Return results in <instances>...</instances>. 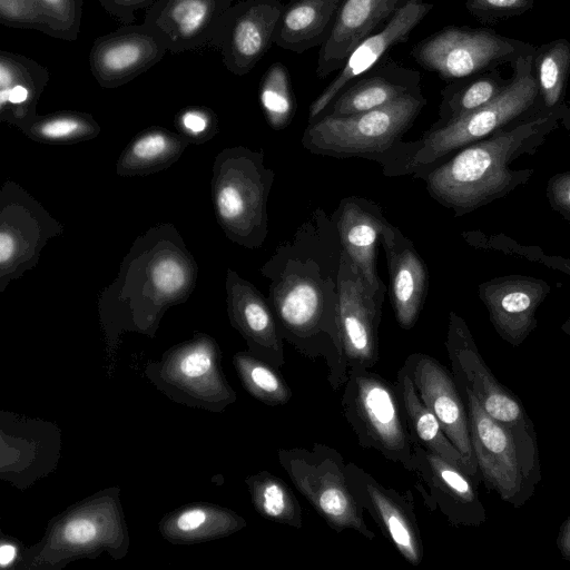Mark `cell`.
I'll use <instances>...</instances> for the list:
<instances>
[{
	"label": "cell",
	"mask_w": 570,
	"mask_h": 570,
	"mask_svg": "<svg viewBox=\"0 0 570 570\" xmlns=\"http://www.w3.org/2000/svg\"><path fill=\"white\" fill-rule=\"evenodd\" d=\"M342 253L334 222L315 208L261 268L283 340L312 361L322 358L334 391L345 383L337 326Z\"/></svg>",
	"instance_id": "cell-1"
},
{
	"label": "cell",
	"mask_w": 570,
	"mask_h": 570,
	"mask_svg": "<svg viewBox=\"0 0 570 570\" xmlns=\"http://www.w3.org/2000/svg\"><path fill=\"white\" fill-rule=\"evenodd\" d=\"M197 263L173 224L148 228L132 243L115 281L98 299L102 324L153 334L164 313L188 299Z\"/></svg>",
	"instance_id": "cell-2"
},
{
	"label": "cell",
	"mask_w": 570,
	"mask_h": 570,
	"mask_svg": "<svg viewBox=\"0 0 570 570\" xmlns=\"http://www.w3.org/2000/svg\"><path fill=\"white\" fill-rule=\"evenodd\" d=\"M562 109L514 122L491 136L461 148L434 166L424 178L429 195L440 205L463 216L503 198L534 174L511 169L523 155H533L558 127Z\"/></svg>",
	"instance_id": "cell-3"
},
{
	"label": "cell",
	"mask_w": 570,
	"mask_h": 570,
	"mask_svg": "<svg viewBox=\"0 0 570 570\" xmlns=\"http://www.w3.org/2000/svg\"><path fill=\"white\" fill-rule=\"evenodd\" d=\"M515 71L512 81L485 106L442 126H432L415 141L403 142L397 160L384 175L414 174L421 177L453 151L482 140L522 118L535 104L540 89L538 79L531 72L529 57L518 60Z\"/></svg>",
	"instance_id": "cell-4"
},
{
	"label": "cell",
	"mask_w": 570,
	"mask_h": 570,
	"mask_svg": "<svg viewBox=\"0 0 570 570\" xmlns=\"http://www.w3.org/2000/svg\"><path fill=\"white\" fill-rule=\"evenodd\" d=\"M426 102L421 89L370 111L350 116L321 115L307 124L302 145L315 155L373 160L385 170L397 159L404 142L402 138Z\"/></svg>",
	"instance_id": "cell-5"
},
{
	"label": "cell",
	"mask_w": 570,
	"mask_h": 570,
	"mask_svg": "<svg viewBox=\"0 0 570 570\" xmlns=\"http://www.w3.org/2000/svg\"><path fill=\"white\" fill-rule=\"evenodd\" d=\"M274 171L263 150L227 147L213 164L212 198L216 219L232 242L255 249L268 234L267 199Z\"/></svg>",
	"instance_id": "cell-6"
},
{
	"label": "cell",
	"mask_w": 570,
	"mask_h": 570,
	"mask_svg": "<svg viewBox=\"0 0 570 570\" xmlns=\"http://www.w3.org/2000/svg\"><path fill=\"white\" fill-rule=\"evenodd\" d=\"M342 412L364 449H373L410 472L414 441L395 383L364 366L348 370Z\"/></svg>",
	"instance_id": "cell-7"
},
{
	"label": "cell",
	"mask_w": 570,
	"mask_h": 570,
	"mask_svg": "<svg viewBox=\"0 0 570 570\" xmlns=\"http://www.w3.org/2000/svg\"><path fill=\"white\" fill-rule=\"evenodd\" d=\"M459 389L468 410L480 479L502 501L514 508L522 507L541 480L538 449L527 445L492 419L468 387Z\"/></svg>",
	"instance_id": "cell-8"
},
{
	"label": "cell",
	"mask_w": 570,
	"mask_h": 570,
	"mask_svg": "<svg viewBox=\"0 0 570 570\" xmlns=\"http://www.w3.org/2000/svg\"><path fill=\"white\" fill-rule=\"evenodd\" d=\"M277 458L297 491L332 530H354L368 540L375 538L351 491L346 462L337 450L314 443L311 449H279Z\"/></svg>",
	"instance_id": "cell-9"
},
{
	"label": "cell",
	"mask_w": 570,
	"mask_h": 570,
	"mask_svg": "<svg viewBox=\"0 0 570 570\" xmlns=\"http://www.w3.org/2000/svg\"><path fill=\"white\" fill-rule=\"evenodd\" d=\"M445 348L458 386L468 387L492 419L527 445L538 449L534 425L521 401L497 380L468 324L453 311L449 314Z\"/></svg>",
	"instance_id": "cell-10"
},
{
	"label": "cell",
	"mask_w": 570,
	"mask_h": 570,
	"mask_svg": "<svg viewBox=\"0 0 570 570\" xmlns=\"http://www.w3.org/2000/svg\"><path fill=\"white\" fill-rule=\"evenodd\" d=\"M63 226L20 185L6 181L0 193V292L33 268L48 240Z\"/></svg>",
	"instance_id": "cell-11"
},
{
	"label": "cell",
	"mask_w": 570,
	"mask_h": 570,
	"mask_svg": "<svg viewBox=\"0 0 570 570\" xmlns=\"http://www.w3.org/2000/svg\"><path fill=\"white\" fill-rule=\"evenodd\" d=\"M381 315L382 306L368 292L355 263L343 252L338 273L337 326L344 382L350 368H372L379 362Z\"/></svg>",
	"instance_id": "cell-12"
},
{
	"label": "cell",
	"mask_w": 570,
	"mask_h": 570,
	"mask_svg": "<svg viewBox=\"0 0 570 570\" xmlns=\"http://www.w3.org/2000/svg\"><path fill=\"white\" fill-rule=\"evenodd\" d=\"M284 8L281 0H240L226 10L210 46L229 72L247 75L266 55Z\"/></svg>",
	"instance_id": "cell-13"
},
{
	"label": "cell",
	"mask_w": 570,
	"mask_h": 570,
	"mask_svg": "<svg viewBox=\"0 0 570 570\" xmlns=\"http://www.w3.org/2000/svg\"><path fill=\"white\" fill-rule=\"evenodd\" d=\"M410 473L425 507L454 527H480L487 519L475 481L459 466L414 443Z\"/></svg>",
	"instance_id": "cell-14"
},
{
	"label": "cell",
	"mask_w": 570,
	"mask_h": 570,
	"mask_svg": "<svg viewBox=\"0 0 570 570\" xmlns=\"http://www.w3.org/2000/svg\"><path fill=\"white\" fill-rule=\"evenodd\" d=\"M514 50L510 41L492 32L446 27L421 40L411 53L421 67L454 80L474 75Z\"/></svg>",
	"instance_id": "cell-15"
},
{
	"label": "cell",
	"mask_w": 570,
	"mask_h": 570,
	"mask_svg": "<svg viewBox=\"0 0 570 570\" xmlns=\"http://www.w3.org/2000/svg\"><path fill=\"white\" fill-rule=\"evenodd\" d=\"M338 232L342 249L355 263L368 292L383 306L386 285L377 271V246L391 245L399 230L372 199L348 196L341 199L331 216Z\"/></svg>",
	"instance_id": "cell-16"
},
{
	"label": "cell",
	"mask_w": 570,
	"mask_h": 570,
	"mask_svg": "<svg viewBox=\"0 0 570 570\" xmlns=\"http://www.w3.org/2000/svg\"><path fill=\"white\" fill-rule=\"evenodd\" d=\"M347 482L356 501L366 510L383 535L412 566H419L424 549L412 493L383 485L354 462L346 463Z\"/></svg>",
	"instance_id": "cell-17"
},
{
	"label": "cell",
	"mask_w": 570,
	"mask_h": 570,
	"mask_svg": "<svg viewBox=\"0 0 570 570\" xmlns=\"http://www.w3.org/2000/svg\"><path fill=\"white\" fill-rule=\"evenodd\" d=\"M403 366L420 399L436 416L476 482L480 475L471 443L468 410L453 374L436 358L424 353L410 354Z\"/></svg>",
	"instance_id": "cell-18"
},
{
	"label": "cell",
	"mask_w": 570,
	"mask_h": 570,
	"mask_svg": "<svg viewBox=\"0 0 570 570\" xmlns=\"http://www.w3.org/2000/svg\"><path fill=\"white\" fill-rule=\"evenodd\" d=\"M167 49L145 23L122 27L95 39L89 51V68L106 89L128 83L158 63Z\"/></svg>",
	"instance_id": "cell-19"
},
{
	"label": "cell",
	"mask_w": 570,
	"mask_h": 570,
	"mask_svg": "<svg viewBox=\"0 0 570 570\" xmlns=\"http://www.w3.org/2000/svg\"><path fill=\"white\" fill-rule=\"evenodd\" d=\"M550 292L544 279L515 274L495 277L478 286L479 297L497 334L513 347L520 346L535 330L538 308Z\"/></svg>",
	"instance_id": "cell-20"
},
{
	"label": "cell",
	"mask_w": 570,
	"mask_h": 570,
	"mask_svg": "<svg viewBox=\"0 0 570 570\" xmlns=\"http://www.w3.org/2000/svg\"><path fill=\"white\" fill-rule=\"evenodd\" d=\"M167 354L161 373L171 390L195 401H208L216 411L236 400L220 370L219 351L213 338L199 335Z\"/></svg>",
	"instance_id": "cell-21"
},
{
	"label": "cell",
	"mask_w": 570,
	"mask_h": 570,
	"mask_svg": "<svg viewBox=\"0 0 570 570\" xmlns=\"http://www.w3.org/2000/svg\"><path fill=\"white\" fill-rule=\"evenodd\" d=\"M432 8L423 0H409L381 29L364 38L351 51L336 77L311 104L308 122L318 118L348 83L380 63L393 47L405 42Z\"/></svg>",
	"instance_id": "cell-22"
},
{
	"label": "cell",
	"mask_w": 570,
	"mask_h": 570,
	"mask_svg": "<svg viewBox=\"0 0 570 570\" xmlns=\"http://www.w3.org/2000/svg\"><path fill=\"white\" fill-rule=\"evenodd\" d=\"M232 0H156L144 22L164 42L167 51L181 53L210 46Z\"/></svg>",
	"instance_id": "cell-23"
},
{
	"label": "cell",
	"mask_w": 570,
	"mask_h": 570,
	"mask_svg": "<svg viewBox=\"0 0 570 570\" xmlns=\"http://www.w3.org/2000/svg\"><path fill=\"white\" fill-rule=\"evenodd\" d=\"M225 288L232 326L244 337L252 354L281 370L285 364L284 340L267 298L230 268Z\"/></svg>",
	"instance_id": "cell-24"
},
{
	"label": "cell",
	"mask_w": 570,
	"mask_h": 570,
	"mask_svg": "<svg viewBox=\"0 0 570 570\" xmlns=\"http://www.w3.org/2000/svg\"><path fill=\"white\" fill-rule=\"evenodd\" d=\"M409 0H344L334 28L320 48L315 75L325 79L340 71L351 51L381 29Z\"/></svg>",
	"instance_id": "cell-25"
},
{
	"label": "cell",
	"mask_w": 570,
	"mask_h": 570,
	"mask_svg": "<svg viewBox=\"0 0 570 570\" xmlns=\"http://www.w3.org/2000/svg\"><path fill=\"white\" fill-rule=\"evenodd\" d=\"M122 538V527L112 504H87L65 515L52 527L43 549L48 554L38 561L45 562L53 552L49 561L98 552L100 548Z\"/></svg>",
	"instance_id": "cell-26"
},
{
	"label": "cell",
	"mask_w": 570,
	"mask_h": 570,
	"mask_svg": "<svg viewBox=\"0 0 570 570\" xmlns=\"http://www.w3.org/2000/svg\"><path fill=\"white\" fill-rule=\"evenodd\" d=\"M421 89L417 70L384 58L348 83L322 115L350 116L370 111Z\"/></svg>",
	"instance_id": "cell-27"
},
{
	"label": "cell",
	"mask_w": 570,
	"mask_h": 570,
	"mask_svg": "<svg viewBox=\"0 0 570 570\" xmlns=\"http://www.w3.org/2000/svg\"><path fill=\"white\" fill-rule=\"evenodd\" d=\"M390 298L401 328L411 330L417 322L429 289V273L414 244L399 229L394 242L383 247Z\"/></svg>",
	"instance_id": "cell-28"
},
{
	"label": "cell",
	"mask_w": 570,
	"mask_h": 570,
	"mask_svg": "<svg viewBox=\"0 0 570 570\" xmlns=\"http://www.w3.org/2000/svg\"><path fill=\"white\" fill-rule=\"evenodd\" d=\"M49 71L33 59L0 50V119L19 129L37 116Z\"/></svg>",
	"instance_id": "cell-29"
},
{
	"label": "cell",
	"mask_w": 570,
	"mask_h": 570,
	"mask_svg": "<svg viewBox=\"0 0 570 570\" xmlns=\"http://www.w3.org/2000/svg\"><path fill=\"white\" fill-rule=\"evenodd\" d=\"M343 2L293 0L285 4L274 33V45L295 53L322 47L331 36Z\"/></svg>",
	"instance_id": "cell-30"
},
{
	"label": "cell",
	"mask_w": 570,
	"mask_h": 570,
	"mask_svg": "<svg viewBox=\"0 0 570 570\" xmlns=\"http://www.w3.org/2000/svg\"><path fill=\"white\" fill-rule=\"evenodd\" d=\"M395 386L414 443L440 455L470 475L462 454L446 436L436 416L420 399L404 366L396 374Z\"/></svg>",
	"instance_id": "cell-31"
},
{
	"label": "cell",
	"mask_w": 570,
	"mask_h": 570,
	"mask_svg": "<svg viewBox=\"0 0 570 570\" xmlns=\"http://www.w3.org/2000/svg\"><path fill=\"white\" fill-rule=\"evenodd\" d=\"M193 144L184 135L163 127H149L135 136L122 150L116 173L119 176H144L169 167Z\"/></svg>",
	"instance_id": "cell-32"
},
{
	"label": "cell",
	"mask_w": 570,
	"mask_h": 570,
	"mask_svg": "<svg viewBox=\"0 0 570 570\" xmlns=\"http://www.w3.org/2000/svg\"><path fill=\"white\" fill-rule=\"evenodd\" d=\"M245 525V520L230 510L195 505L166 518L161 531L173 542H193L229 535Z\"/></svg>",
	"instance_id": "cell-33"
},
{
	"label": "cell",
	"mask_w": 570,
	"mask_h": 570,
	"mask_svg": "<svg viewBox=\"0 0 570 570\" xmlns=\"http://www.w3.org/2000/svg\"><path fill=\"white\" fill-rule=\"evenodd\" d=\"M245 483L259 515L279 524L302 528L301 504L282 479L268 471H261L247 476Z\"/></svg>",
	"instance_id": "cell-34"
},
{
	"label": "cell",
	"mask_w": 570,
	"mask_h": 570,
	"mask_svg": "<svg viewBox=\"0 0 570 570\" xmlns=\"http://www.w3.org/2000/svg\"><path fill=\"white\" fill-rule=\"evenodd\" d=\"M233 362L243 386L262 403L278 406L292 399V390L277 367L249 351L236 353Z\"/></svg>",
	"instance_id": "cell-35"
},
{
	"label": "cell",
	"mask_w": 570,
	"mask_h": 570,
	"mask_svg": "<svg viewBox=\"0 0 570 570\" xmlns=\"http://www.w3.org/2000/svg\"><path fill=\"white\" fill-rule=\"evenodd\" d=\"M21 130L37 141L69 144L95 138L100 132V126L90 114L65 110L38 115Z\"/></svg>",
	"instance_id": "cell-36"
},
{
	"label": "cell",
	"mask_w": 570,
	"mask_h": 570,
	"mask_svg": "<svg viewBox=\"0 0 570 570\" xmlns=\"http://www.w3.org/2000/svg\"><path fill=\"white\" fill-rule=\"evenodd\" d=\"M258 98L272 129L282 130L292 122L296 112V101L289 72L282 62L271 65L264 73Z\"/></svg>",
	"instance_id": "cell-37"
},
{
	"label": "cell",
	"mask_w": 570,
	"mask_h": 570,
	"mask_svg": "<svg viewBox=\"0 0 570 570\" xmlns=\"http://www.w3.org/2000/svg\"><path fill=\"white\" fill-rule=\"evenodd\" d=\"M504 87L491 77L478 78L461 86H449L442 94L439 120L433 127L442 126L463 117L492 101Z\"/></svg>",
	"instance_id": "cell-38"
},
{
	"label": "cell",
	"mask_w": 570,
	"mask_h": 570,
	"mask_svg": "<svg viewBox=\"0 0 570 570\" xmlns=\"http://www.w3.org/2000/svg\"><path fill=\"white\" fill-rule=\"evenodd\" d=\"M570 68V45L566 40L550 43L538 58V83L548 112L561 109Z\"/></svg>",
	"instance_id": "cell-39"
},
{
	"label": "cell",
	"mask_w": 570,
	"mask_h": 570,
	"mask_svg": "<svg viewBox=\"0 0 570 570\" xmlns=\"http://www.w3.org/2000/svg\"><path fill=\"white\" fill-rule=\"evenodd\" d=\"M45 18L49 36L75 41L80 32L82 0H36Z\"/></svg>",
	"instance_id": "cell-40"
},
{
	"label": "cell",
	"mask_w": 570,
	"mask_h": 570,
	"mask_svg": "<svg viewBox=\"0 0 570 570\" xmlns=\"http://www.w3.org/2000/svg\"><path fill=\"white\" fill-rule=\"evenodd\" d=\"M0 23L33 29L49 36V28L36 0H0Z\"/></svg>",
	"instance_id": "cell-41"
},
{
	"label": "cell",
	"mask_w": 570,
	"mask_h": 570,
	"mask_svg": "<svg viewBox=\"0 0 570 570\" xmlns=\"http://www.w3.org/2000/svg\"><path fill=\"white\" fill-rule=\"evenodd\" d=\"M176 127L193 144L212 138L217 131L216 115L208 108L189 107L176 116Z\"/></svg>",
	"instance_id": "cell-42"
},
{
	"label": "cell",
	"mask_w": 570,
	"mask_h": 570,
	"mask_svg": "<svg viewBox=\"0 0 570 570\" xmlns=\"http://www.w3.org/2000/svg\"><path fill=\"white\" fill-rule=\"evenodd\" d=\"M546 196L550 207L570 222V170L550 177L546 187Z\"/></svg>",
	"instance_id": "cell-43"
},
{
	"label": "cell",
	"mask_w": 570,
	"mask_h": 570,
	"mask_svg": "<svg viewBox=\"0 0 570 570\" xmlns=\"http://www.w3.org/2000/svg\"><path fill=\"white\" fill-rule=\"evenodd\" d=\"M531 0H468L466 7L479 19L494 18L525 10Z\"/></svg>",
	"instance_id": "cell-44"
},
{
	"label": "cell",
	"mask_w": 570,
	"mask_h": 570,
	"mask_svg": "<svg viewBox=\"0 0 570 570\" xmlns=\"http://www.w3.org/2000/svg\"><path fill=\"white\" fill-rule=\"evenodd\" d=\"M104 10L124 24H131L135 12L149 8L156 0H98Z\"/></svg>",
	"instance_id": "cell-45"
},
{
	"label": "cell",
	"mask_w": 570,
	"mask_h": 570,
	"mask_svg": "<svg viewBox=\"0 0 570 570\" xmlns=\"http://www.w3.org/2000/svg\"><path fill=\"white\" fill-rule=\"evenodd\" d=\"M537 262L541 263L542 265L550 269H554L560 273L570 275V257L548 255L541 252L537 258Z\"/></svg>",
	"instance_id": "cell-46"
},
{
	"label": "cell",
	"mask_w": 570,
	"mask_h": 570,
	"mask_svg": "<svg viewBox=\"0 0 570 570\" xmlns=\"http://www.w3.org/2000/svg\"><path fill=\"white\" fill-rule=\"evenodd\" d=\"M557 548L561 557L570 561V515L563 521L557 537Z\"/></svg>",
	"instance_id": "cell-47"
},
{
	"label": "cell",
	"mask_w": 570,
	"mask_h": 570,
	"mask_svg": "<svg viewBox=\"0 0 570 570\" xmlns=\"http://www.w3.org/2000/svg\"><path fill=\"white\" fill-rule=\"evenodd\" d=\"M18 557V548L12 542H2L0 547V564L2 568L10 567Z\"/></svg>",
	"instance_id": "cell-48"
},
{
	"label": "cell",
	"mask_w": 570,
	"mask_h": 570,
	"mask_svg": "<svg viewBox=\"0 0 570 570\" xmlns=\"http://www.w3.org/2000/svg\"><path fill=\"white\" fill-rule=\"evenodd\" d=\"M560 119H563V122L566 125V127L568 128V130L570 131V112L569 111H561V118Z\"/></svg>",
	"instance_id": "cell-49"
},
{
	"label": "cell",
	"mask_w": 570,
	"mask_h": 570,
	"mask_svg": "<svg viewBox=\"0 0 570 570\" xmlns=\"http://www.w3.org/2000/svg\"><path fill=\"white\" fill-rule=\"evenodd\" d=\"M561 331L570 337V317L562 323Z\"/></svg>",
	"instance_id": "cell-50"
}]
</instances>
